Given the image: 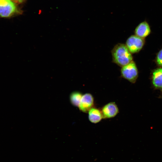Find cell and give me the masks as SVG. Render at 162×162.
Wrapping results in <instances>:
<instances>
[{
  "instance_id": "6da1fadb",
  "label": "cell",
  "mask_w": 162,
  "mask_h": 162,
  "mask_svg": "<svg viewBox=\"0 0 162 162\" xmlns=\"http://www.w3.org/2000/svg\"><path fill=\"white\" fill-rule=\"evenodd\" d=\"M111 53L112 62L121 67L133 61L131 53L125 44H116L112 50Z\"/></svg>"
},
{
  "instance_id": "7a4b0ae2",
  "label": "cell",
  "mask_w": 162,
  "mask_h": 162,
  "mask_svg": "<svg viewBox=\"0 0 162 162\" xmlns=\"http://www.w3.org/2000/svg\"><path fill=\"white\" fill-rule=\"evenodd\" d=\"M121 73L122 77L132 83H135L138 76V70L135 62L132 61L122 67Z\"/></svg>"
},
{
  "instance_id": "3957f363",
  "label": "cell",
  "mask_w": 162,
  "mask_h": 162,
  "mask_svg": "<svg viewBox=\"0 0 162 162\" xmlns=\"http://www.w3.org/2000/svg\"><path fill=\"white\" fill-rule=\"evenodd\" d=\"M144 43V38L134 35L128 38L125 45L131 53H135L138 52L141 50Z\"/></svg>"
},
{
  "instance_id": "277c9868",
  "label": "cell",
  "mask_w": 162,
  "mask_h": 162,
  "mask_svg": "<svg viewBox=\"0 0 162 162\" xmlns=\"http://www.w3.org/2000/svg\"><path fill=\"white\" fill-rule=\"evenodd\" d=\"M16 10L15 4L11 0H0V16L9 17L14 14Z\"/></svg>"
},
{
  "instance_id": "5b68a950",
  "label": "cell",
  "mask_w": 162,
  "mask_h": 162,
  "mask_svg": "<svg viewBox=\"0 0 162 162\" xmlns=\"http://www.w3.org/2000/svg\"><path fill=\"white\" fill-rule=\"evenodd\" d=\"M94 104V98L92 95L86 93L82 95L78 107L82 112L87 113L93 107Z\"/></svg>"
},
{
  "instance_id": "8992f818",
  "label": "cell",
  "mask_w": 162,
  "mask_h": 162,
  "mask_svg": "<svg viewBox=\"0 0 162 162\" xmlns=\"http://www.w3.org/2000/svg\"><path fill=\"white\" fill-rule=\"evenodd\" d=\"M101 110L104 119L113 118L119 112L118 107L114 102H111L105 105Z\"/></svg>"
},
{
  "instance_id": "52a82bcc",
  "label": "cell",
  "mask_w": 162,
  "mask_h": 162,
  "mask_svg": "<svg viewBox=\"0 0 162 162\" xmlns=\"http://www.w3.org/2000/svg\"><path fill=\"white\" fill-rule=\"evenodd\" d=\"M151 32L149 24L147 22L144 21L137 26L135 30L134 33L136 35L144 38L150 34Z\"/></svg>"
},
{
  "instance_id": "ba28073f",
  "label": "cell",
  "mask_w": 162,
  "mask_h": 162,
  "mask_svg": "<svg viewBox=\"0 0 162 162\" xmlns=\"http://www.w3.org/2000/svg\"><path fill=\"white\" fill-rule=\"evenodd\" d=\"M88 113L89 120L92 123H98L103 118L101 110L98 108L93 107L90 109Z\"/></svg>"
},
{
  "instance_id": "9c48e42d",
  "label": "cell",
  "mask_w": 162,
  "mask_h": 162,
  "mask_svg": "<svg viewBox=\"0 0 162 162\" xmlns=\"http://www.w3.org/2000/svg\"><path fill=\"white\" fill-rule=\"evenodd\" d=\"M152 83L155 88L162 90V68H158L153 71Z\"/></svg>"
},
{
  "instance_id": "30bf717a",
  "label": "cell",
  "mask_w": 162,
  "mask_h": 162,
  "mask_svg": "<svg viewBox=\"0 0 162 162\" xmlns=\"http://www.w3.org/2000/svg\"><path fill=\"white\" fill-rule=\"evenodd\" d=\"M82 95V93L79 92H74L71 93L70 96L71 104L74 106L78 107Z\"/></svg>"
},
{
  "instance_id": "8fae6325",
  "label": "cell",
  "mask_w": 162,
  "mask_h": 162,
  "mask_svg": "<svg viewBox=\"0 0 162 162\" xmlns=\"http://www.w3.org/2000/svg\"><path fill=\"white\" fill-rule=\"evenodd\" d=\"M156 61L159 65L162 66V49L158 52L157 54Z\"/></svg>"
},
{
  "instance_id": "7c38bea8",
  "label": "cell",
  "mask_w": 162,
  "mask_h": 162,
  "mask_svg": "<svg viewBox=\"0 0 162 162\" xmlns=\"http://www.w3.org/2000/svg\"><path fill=\"white\" fill-rule=\"evenodd\" d=\"M19 2H22L24 0H14Z\"/></svg>"
}]
</instances>
